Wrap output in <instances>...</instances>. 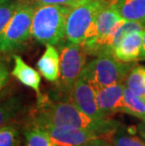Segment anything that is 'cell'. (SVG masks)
<instances>
[{"mask_svg": "<svg viewBox=\"0 0 145 146\" xmlns=\"http://www.w3.org/2000/svg\"><path fill=\"white\" fill-rule=\"evenodd\" d=\"M142 33L143 31H134L126 35L114 49V57L122 62L141 60Z\"/></svg>", "mask_w": 145, "mask_h": 146, "instance_id": "obj_10", "label": "cell"}, {"mask_svg": "<svg viewBox=\"0 0 145 146\" xmlns=\"http://www.w3.org/2000/svg\"><path fill=\"white\" fill-rule=\"evenodd\" d=\"M123 97L125 102L124 113L130 114L145 123V101L137 96L125 86Z\"/></svg>", "mask_w": 145, "mask_h": 146, "instance_id": "obj_16", "label": "cell"}, {"mask_svg": "<svg viewBox=\"0 0 145 146\" xmlns=\"http://www.w3.org/2000/svg\"><path fill=\"white\" fill-rule=\"evenodd\" d=\"M112 1H116V0H112Z\"/></svg>", "mask_w": 145, "mask_h": 146, "instance_id": "obj_26", "label": "cell"}, {"mask_svg": "<svg viewBox=\"0 0 145 146\" xmlns=\"http://www.w3.org/2000/svg\"><path fill=\"white\" fill-rule=\"evenodd\" d=\"M134 65L131 62H122L112 54L97 56L95 60L85 65L81 76L93 86L95 91L125 82L129 72Z\"/></svg>", "mask_w": 145, "mask_h": 146, "instance_id": "obj_3", "label": "cell"}, {"mask_svg": "<svg viewBox=\"0 0 145 146\" xmlns=\"http://www.w3.org/2000/svg\"><path fill=\"white\" fill-rule=\"evenodd\" d=\"M14 60L11 74L23 85L32 89L36 92L37 98H41L42 94L41 92V74L34 68L29 66L20 56H12Z\"/></svg>", "mask_w": 145, "mask_h": 146, "instance_id": "obj_11", "label": "cell"}, {"mask_svg": "<svg viewBox=\"0 0 145 146\" xmlns=\"http://www.w3.org/2000/svg\"><path fill=\"white\" fill-rule=\"evenodd\" d=\"M41 129L47 133L57 146H80L91 139L102 137L91 130L72 126H46Z\"/></svg>", "mask_w": 145, "mask_h": 146, "instance_id": "obj_8", "label": "cell"}, {"mask_svg": "<svg viewBox=\"0 0 145 146\" xmlns=\"http://www.w3.org/2000/svg\"><path fill=\"white\" fill-rule=\"evenodd\" d=\"M60 44V77L57 83L58 95L64 98V101H70V96L75 82L79 78L86 63V53L80 43L64 42Z\"/></svg>", "mask_w": 145, "mask_h": 146, "instance_id": "obj_4", "label": "cell"}, {"mask_svg": "<svg viewBox=\"0 0 145 146\" xmlns=\"http://www.w3.org/2000/svg\"><path fill=\"white\" fill-rule=\"evenodd\" d=\"M19 2L20 0H0V36L16 11Z\"/></svg>", "mask_w": 145, "mask_h": 146, "instance_id": "obj_19", "label": "cell"}, {"mask_svg": "<svg viewBox=\"0 0 145 146\" xmlns=\"http://www.w3.org/2000/svg\"><path fill=\"white\" fill-rule=\"evenodd\" d=\"M125 89V82L102 88L96 91V101L99 110L105 116L116 112H123L125 110V102L123 92Z\"/></svg>", "mask_w": 145, "mask_h": 146, "instance_id": "obj_9", "label": "cell"}, {"mask_svg": "<svg viewBox=\"0 0 145 146\" xmlns=\"http://www.w3.org/2000/svg\"><path fill=\"white\" fill-rule=\"evenodd\" d=\"M10 80V72H9V67L4 60L0 58V92L4 91L5 87Z\"/></svg>", "mask_w": 145, "mask_h": 146, "instance_id": "obj_22", "label": "cell"}, {"mask_svg": "<svg viewBox=\"0 0 145 146\" xmlns=\"http://www.w3.org/2000/svg\"><path fill=\"white\" fill-rule=\"evenodd\" d=\"M141 60H145V29L142 33V55H141Z\"/></svg>", "mask_w": 145, "mask_h": 146, "instance_id": "obj_24", "label": "cell"}, {"mask_svg": "<svg viewBox=\"0 0 145 146\" xmlns=\"http://www.w3.org/2000/svg\"><path fill=\"white\" fill-rule=\"evenodd\" d=\"M23 111L24 104L21 97L7 91L0 92V127L12 123Z\"/></svg>", "mask_w": 145, "mask_h": 146, "instance_id": "obj_13", "label": "cell"}, {"mask_svg": "<svg viewBox=\"0 0 145 146\" xmlns=\"http://www.w3.org/2000/svg\"><path fill=\"white\" fill-rule=\"evenodd\" d=\"M26 146H57L45 131L36 126L29 125L24 131Z\"/></svg>", "mask_w": 145, "mask_h": 146, "instance_id": "obj_17", "label": "cell"}, {"mask_svg": "<svg viewBox=\"0 0 145 146\" xmlns=\"http://www.w3.org/2000/svg\"><path fill=\"white\" fill-rule=\"evenodd\" d=\"M19 132L14 123H10L0 127V146H17Z\"/></svg>", "mask_w": 145, "mask_h": 146, "instance_id": "obj_20", "label": "cell"}, {"mask_svg": "<svg viewBox=\"0 0 145 146\" xmlns=\"http://www.w3.org/2000/svg\"><path fill=\"white\" fill-rule=\"evenodd\" d=\"M34 5H60L73 8L89 0H26Z\"/></svg>", "mask_w": 145, "mask_h": 146, "instance_id": "obj_21", "label": "cell"}, {"mask_svg": "<svg viewBox=\"0 0 145 146\" xmlns=\"http://www.w3.org/2000/svg\"><path fill=\"white\" fill-rule=\"evenodd\" d=\"M80 146H111V143L107 139L104 138V137H99V138L91 139Z\"/></svg>", "mask_w": 145, "mask_h": 146, "instance_id": "obj_23", "label": "cell"}, {"mask_svg": "<svg viewBox=\"0 0 145 146\" xmlns=\"http://www.w3.org/2000/svg\"><path fill=\"white\" fill-rule=\"evenodd\" d=\"M35 5L20 0L16 11L0 36V52H13L24 44L31 36V26Z\"/></svg>", "mask_w": 145, "mask_h": 146, "instance_id": "obj_5", "label": "cell"}, {"mask_svg": "<svg viewBox=\"0 0 145 146\" xmlns=\"http://www.w3.org/2000/svg\"><path fill=\"white\" fill-rule=\"evenodd\" d=\"M109 141L111 146H145V141L131 133L130 130L125 132L119 128L109 137Z\"/></svg>", "mask_w": 145, "mask_h": 146, "instance_id": "obj_18", "label": "cell"}, {"mask_svg": "<svg viewBox=\"0 0 145 146\" xmlns=\"http://www.w3.org/2000/svg\"><path fill=\"white\" fill-rule=\"evenodd\" d=\"M29 125L39 128L72 126L96 132L107 139L119 128V123L116 121L109 118L94 120L83 113L71 101L53 102L44 95L38 98L36 108L30 113Z\"/></svg>", "mask_w": 145, "mask_h": 146, "instance_id": "obj_1", "label": "cell"}, {"mask_svg": "<svg viewBox=\"0 0 145 146\" xmlns=\"http://www.w3.org/2000/svg\"><path fill=\"white\" fill-rule=\"evenodd\" d=\"M39 73L49 82H57L60 77V54L54 45H46L45 51L37 62Z\"/></svg>", "mask_w": 145, "mask_h": 146, "instance_id": "obj_12", "label": "cell"}, {"mask_svg": "<svg viewBox=\"0 0 145 146\" xmlns=\"http://www.w3.org/2000/svg\"><path fill=\"white\" fill-rule=\"evenodd\" d=\"M72 8L60 5H36L31 37L45 45H57L65 39L66 20Z\"/></svg>", "mask_w": 145, "mask_h": 146, "instance_id": "obj_2", "label": "cell"}, {"mask_svg": "<svg viewBox=\"0 0 145 146\" xmlns=\"http://www.w3.org/2000/svg\"><path fill=\"white\" fill-rule=\"evenodd\" d=\"M116 5L122 19L145 24V0H116Z\"/></svg>", "mask_w": 145, "mask_h": 146, "instance_id": "obj_14", "label": "cell"}, {"mask_svg": "<svg viewBox=\"0 0 145 146\" xmlns=\"http://www.w3.org/2000/svg\"><path fill=\"white\" fill-rule=\"evenodd\" d=\"M138 131H140V135L143 137V138L145 139V125H140L138 127Z\"/></svg>", "mask_w": 145, "mask_h": 146, "instance_id": "obj_25", "label": "cell"}, {"mask_svg": "<svg viewBox=\"0 0 145 146\" xmlns=\"http://www.w3.org/2000/svg\"><path fill=\"white\" fill-rule=\"evenodd\" d=\"M112 0H89L72 8L66 20L65 39L73 43L84 42L86 34L95 21L98 12Z\"/></svg>", "mask_w": 145, "mask_h": 146, "instance_id": "obj_6", "label": "cell"}, {"mask_svg": "<svg viewBox=\"0 0 145 146\" xmlns=\"http://www.w3.org/2000/svg\"><path fill=\"white\" fill-rule=\"evenodd\" d=\"M70 101L76 108L94 120H104L107 117L99 110L96 101V91L84 76L80 74L70 96Z\"/></svg>", "mask_w": 145, "mask_h": 146, "instance_id": "obj_7", "label": "cell"}, {"mask_svg": "<svg viewBox=\"0 0 145 146\" xmlns=\"http://www.w3.org/2000/svg\"><path fill=\"white\" fill-rule=\"evenodd\" d=\"M125 86L145 101V67L134 65L125 79Z\"/></svg>", "mask_w": 145, "mask_h": 146, "instance_id": "obj_15", "label": "cell"}]
</instances>
